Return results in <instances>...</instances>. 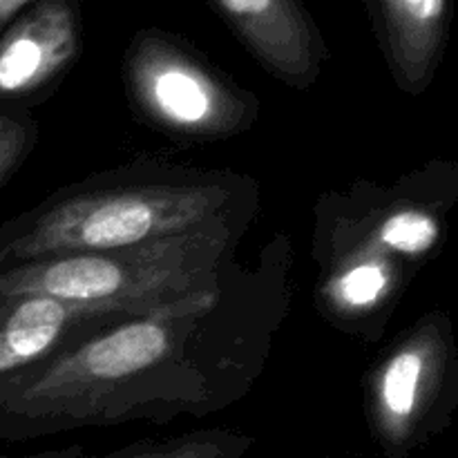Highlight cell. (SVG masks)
<instances>
[{
	"label": "cell",
	"instance_id": "cell-10",
	"mask_svg": "<svg viewBox=\"0 0 458 458\" xmlns=\"http://www.w3.org/2000/svg\"><path fill=\"white\" fill-rule=\"evenodd\" d=\"M253 438L231 429H201L182 437L141 441L123 450L107 452V458H244Z\"/></svg>",
	"mask_w": 458,
	"mask_h": 458
},
{
	"label": "cell",
	"instance_id": "cell-6",
	"mask_svg": "<svg viewBox=\"0 0 458 458\" xmlns=\"http://www.w3.org/2000/svg\"><path fill=\"white\" fill-rule=\"evenodd\" d=\"M255 61L282 83L309 89L320 79L329 47L307 0H206Z\"/></svg>",
	"mask_w": 458,
	"mask_h": 458
},
{
	"label": "cell",
	"instance_id": "cell-3",
	"mask_svg": "<svg viewBox=\"0 0 458 458\" xmlns=\"http://www.w3.org/2000/svg\"><path fill=\"white\" fill-rule=\"evenodd\" d=\"M255 215L258 210H244L199 231L146 246L61 255L3 268L0 293L155 311L219 284L237 264V250Z\"/></svg>",
	"mask_w": 458,
	"mask_h": 458
},
{
	"label": "cell",
	"instance_id": "cell-4",
	"mask_svg": "<svg viewBox=\"0 0 458 458\" xmlns=\"http://www.w3.org/2000/svg\"><path fill=\"white\" fill-rule=\"evenodd\" d=\"M123 79L134 107L170 134L226 139L255 123L259 101L219 74L179 36L148 27L123 56Z\"/></svg>",
	"mask_w": 458,
	"mask_h": 458
},
{
	"label": "cell",
	"instance_id": "cell-1",
	"mask_svg": "<svg viewBox=\"0 0 458 458\" xmlns=\"http://www.w3.org/2000/svg\"><path fill=\"white\" fill-rule=\"evenodd\" d=\"M291 267V244L277 233L213 289L98 331L0 405V441L226 410L264 374L289 313Z\"/></svg>",
	"mask_w": 458,
	"mask_h": 458
},
{
	"label": "cell",
	"instance_id": "cell-12",
	"mask_svg": "<svg viewBox=\"0 0 458 458\" xmlns=\"http://www.w3.org/2000/svg\"><path fill=\"white\" fill-rule=\"evenodd\" d=\"M0 458H107V454H92L85 447L72 445L61 447V450H45L36 454H21V456H0Z\"/></svg>",
	"mask_w": 458,
	"mask_h": 458
},
{
	"label": "cell",
	"instance_id": "cell-13",
	"mask_svg": "<svg viewBox=\"0 0 458 458\" xmlns=\"http://www.w3.org/2000/svg\"><path fill=\"white\" fill-rule=\"evenodd\" d=\"M36 3H43V0H0V34L7 30V25L18 13H22ZM74 3H79V0H74Z\"/></svg>",
	"mask_w": 458,
	"mask_h": 458
},
{
	"label": "cell",
	"instance_id": "cell-8",
	"mask_svg": "<svg viewBox=\"0 0 458 458\" xmlns=\"http://www.w3.org/2000/svg\"><path fill=\"white\" fill-rule=\"evenodd\" d=\"M434 349L414 338L380 360L367 385V419L380 450L398 458L410 447L425 410Z\"/></svg>",
	"mask_w": 458,
	"mask_h": 458
},
{
	"label": "cell",
	"instance_id": "cell-7",
	"mask_svg": "<svg viewBox=\"0 0 458 458\" xmlns=\"http://www.w3.org/2000/svg\"><path fill=\"white\" fill-rule=\"evenodd\" d=\"M79 3L43 0L0 34V110L61 79L81 54Z\"/></svg>",
	"mask_w": 458,
	"mask_h": 458
},
{
	"label": "cell",
	"instance_id": "cell-9",
	"mask_svg": "<svg viewBox=\"0 0 458 458\" xmlns=\"http://www.w3.org/2000/svg\"><path fill=\"white\" fill-rule=\"evenodd\" d=\"M365 4L398 79L419 81L443 38L450 0H365Z\"/></svg>",
	"mask_w": 458,
	"mask_h": 458
},
{
	"label": "cell",
	"instance_id": "cell-5",
	"mask_svg": "<svg viewBox=\"0 0 458 458\" xmlns=\"http://www.w3.org/2000/svg\"><path fill=\"white\" fill-rule=\"evenodd\" d=\"M132 316L141 313L47 295L0 293V405L45 365Z\"/></svg>",
	"mask_w": 458,
	"mask_h": 458
},
{
	"label": "cell",
	"instance_id": "cell-11",
	"mask_svg": "<svg viewBox=\"0 0 458 458\" xmlns=\"http://www.w3.org/2000/svg\"><path fill=\"white\" fill-rule=\"evenodd\" d=\"M38 139V125L22 107L0 110V188L13 177Z\"/></svg>",
	"mask_w": 458,
	"mask_h": 458
},
{
	"label": "cell",
	"instance_id": "cell-2",
	"mask_svg": "<svg viewBox=\"0 0 458 458\" xmlns=\"http://www.w3.org/2000/svg\"><path fill=\"white\" fill-rule=\"evenodd\" d=\"M259 208L253 179L226 170L137 165L79 183L0 226V271L186 235Z\"/></svg>",
	"mask_w": 458,
	"mask_h": 458
}]
</instances>
